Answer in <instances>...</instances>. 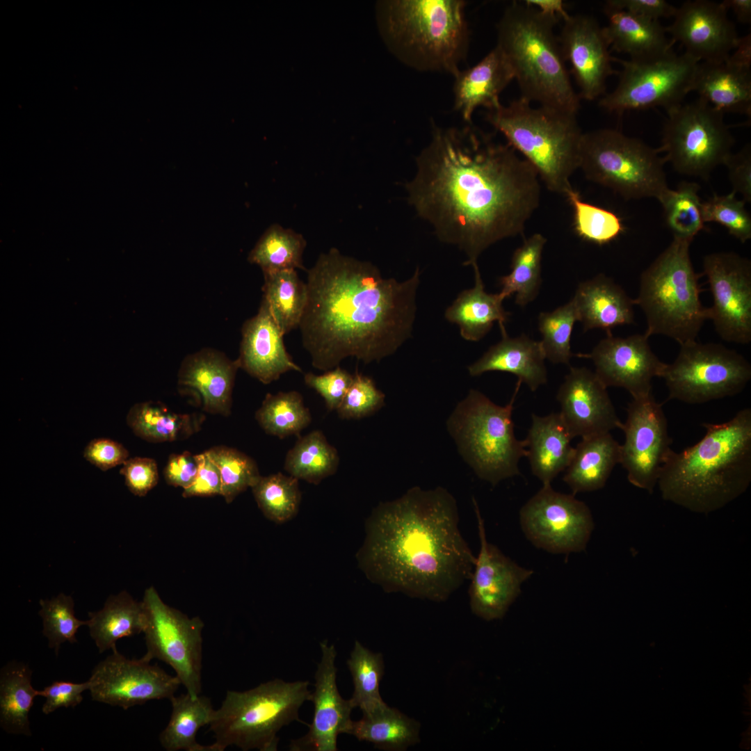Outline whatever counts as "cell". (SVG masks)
I'll list each match as a JSON object with an SVG mask.
<instances>
[{
  "label": "cell",
  "instance_id": "obj_1",
  "mask_svg": "<svg viewBox=\"0 0 751 751\" xmlns=\"http://www.w3.org/2000/svg\"><path fill=\"white\" fill-rule=\"evenodd\" d=\"M535 168L508 143L471 124L440 127L416 158L408 204L442 242L477 262L489 247L524 233L541 198Z\"/></svg>",
  "mask_w": 751,
  "mask_h": 751
},
{
  "label": "cell",
  "instance_id": "obj_2",
  "mask_svg": "<svg viewBox=\"0 0 751 751\" xmlns=\"http://www.w3.org/2000/svg\"><path fill=\"white\" fill-rule=\"evenodd\" d=\"M420 282L385 278L368 261L335 248L307 270V299L298 328L312 366L327 371L353 357L365 364L394 354L412 335Z\"/></svg>",
  "mask_w": 751,
  "mask_h": 751
},
{
  "label": "cell",
  "instance_id": "obj_3",
  "mask_svg": "<svg viewBox=\"0 0 751 751\" xmlns=\"http://www.w3.org/2000/svg\"><path fill=\"white\" fill-rule=\"evenodd\" d=\"M458 523L457 503L447 490L413 487L373 509L358 565L386 592L446 601L470 580L476 562Z\"/></svg>",
  "mask_w": 751,
  "mask_h": 751
},
{
  "label": "cell",
  "instance_id": "obj_4",
  "mask_svg": "<svg viewBox=\"0 0 751 751\" xmlns=\"http://www.w3.org/2000/svg\"><path fill=\"white\" fill-rule=\"evenodd\" d=\"M705 435L679 453L674 451L660 471L663 499L708 514L743 494L751 482V409L722 423H704Z\"/></svg>",
  "mask_w": 751,
  "mask_h": 751
},
{
  "label": "cell",
  "instance_id": "obj_5",
  "mask_svg": "<svg viewBox=\"0 0 751 751\" xmlns=\"http://www.w3.org/2000/svg\"><path fill=\"white\" fill-rule=\"evenodd\" d=\"M462 0H393L377 4L380 32L406 65L453 76L467 56L469 31Z\"/></svg>",
  "mask_w": 751,
  "mask_h": 751
},
{
  "label": "cell",
  "instance_id": "obj_6",
  "mask_svg": "<svg viewBox=\"0 0 751 751\" xmlns=\"http://www.w3.org/2000/svg\"><path fill=\"white\" fill-rule=\"evenodd\" d=\"M558 18L514 1L496 24L497 43L514 74L522 98L577 113L580 97L565 66L554 29Z\"/></svg>",
  "mask_w": 751,
  "mask_h": 751
},
{
  "label": "cell",
  "instance_id": "obj_7",
  "mask_svg": "<svg viewBox=\"0 0 751 751\" xmlns=\"http://www.w3.org/2000/svg\"><path fill=\"white\" fill-rule=\"evenodd\" d=\"M486 120L535 168L551 192L565 195L579 167L583 132L576 114L552 107H533L522 97L488 111Z\"/></svg>",
  "mask_w": 751,
  "mask_h": 751
},
{
  "label": "cell",
  "instance_id": "obj_8",
  "mask_svg": "<svg viewBox=\"0 0 751 751\" xmlns=\"http://www.w3.org/2000/svg\"><path fill=\"white\" fill-rule=\"evenodd\" d=\"M691 243L673 238L640 275L633 300L644 313L649 337L663 335L681 345L696 340L708 320V309L700 300V275L690 257Z\"/></svg>",
  "mask_w": 751,
  "mask_h": 751
},
{
  "label": "cell",
  "instance_id": "obj_9",
  "mask_svg": "<svg viewBox=\"0 0 751 751\" xmlns=\"http://www.w3.org/2000/svg\"><path fill=\"white\" fill-rule=\"evenodd\" d=\"M308 681L275 679L245 691H227L214 711L209 730L213 751L234 745L242 750H277L278 732L298 717L301 706L312 701Z\"/></svg>",
  "mask_w": 751,
  "mask_h": 751
},
{
  "label": "cell",
  "instance_id": "obj_10",
  "mask_svg": "<svg viewBox=\"0 0 751 751\" xmlns=\"http://www.w3.org/2000/svg\"><path fill=\"white\" fill-rule=\"evenodd\" d=\"M521 383L518 380L511 400L504 406L471 389L447 421L448 430L464 460L479 478L493 486L520 474L519 461L527 455L526 441L516 438L512 418Z\"/></svg>",
  "mask_w": 751,
  "mask_h": 751
},
{
  "label": "cell",
  "instance_id": "obj_11",
  "mask_svg": "<svg viewBox=\"0 0 751 751\" xmlns=\"http://www.w3.org/2000/svg\"><path fill=\"white\" fill-rule=\"evenodd\" d=\"M658 148L614 129L583 134L579 167L590 181L625 200L661 199L670 188Z\"/></svg>",
  "mask_w": 751,
  "mask_h": 751
},
{
  "label": "cell",
  "instance_id": "obj_12",
  "mask_svg": "<svg viewBox=\"0 0 751 751\" xmlns=\"http://www.w3.org/2000/svg\"><path fill=\"white\" fill-rule=\"evenodd\" d=\"M660 153L679 173L707 180L732 153L735 140L724 114L698 98L667 111Z\"/></svg>",
  "mask_w": 751,
  "mask_h": 751
},
{
  "label": "cell",
  "instance_id": "obj_13",
  "mask_svg": "<svg viewBox=\"0 0 751 751\" xmlns=\"http://www.w3.org/2000/svg\"><path fill=\"white\" fill-rule=\"evenodd\" d=\"M661 378L668 399L700 404L741 393L751 379V365L721 344L693 340L680 345L677 357L665 363Z\"/></svg>",
  "mask_w": 751,
  "mask_h": 751
},
{
  "label": "cell",
  "instance_id": "obj_14",
  "mask_svg": "<svg viewBox=\"0 0 751 751\" xmlns=\"http://www.w3.org/2000/svg\"><path fill=\"white\" fill-rule=\"evenodd\" d=\"M612 60L622 66L619 81L598 103L605 111L617 114L656 106L667 111L681 104L691 92L700 63L685 52L679 55L673 50L645 60Z\"/></svg>",
  "mask_w": 751,
  "mask_h": 751
},
{
  "label": "cell",
  "instance_id": "obj_15",
  "mask_svg": "<svg viewBox=\"0 0 751 751\" xmlns=\"http://www.w3.org/2000/svg\"><path fill=\"white\" fill-rule=\"evenodd\" d=\"M146 616L144 629L146 653L142 657L158 659L170 666L191 697L201 693L204 623L166 604L156 589L145 590L142 601Z\"/></svg>",
  "mask_w": 751,
  "mask_h": 751
},
{
  "label": "cell",
  "instance_id": "obj_16",
  "mask_svg": "<svg viewBox=\"0 0 751 751\" xmlns=\"http://www.w3.org/2000/svg\"><path fill=\"white\" fill-rule=\"evenodd\" d=\"M519 522L526 538L536 547L553 554L583 551L594 528L591 511L574 494L542 488L521 508Z\"/></svg>",
  "mask_w": 751,
  "mask_h": 751
},
{
  "label": "cell",
  "instance_id": "obj_17",
  "mask_svg": "<svg viewBox=\"0 0 751 751\" xmlns=\"http://www.w3.org/2000/svg\"><path fill=\"white\" fill-rule=\"evenodd\" d=\"M703 275L711 293L708 309L719 337L727 342L746 345L751 341V261L734 252H717L704 257Z\"/></svg>",
  "mask_w": 751,
  "mask_h": 751
},
{
  "label": "cell",
  "instance_id": "obj_18",
  "mask_svg": "<svg viewBox=\"0 0 751 751\" xmlns=\"http://www.w3.org/2000/svg\"><path fill=\"white\" fill-rule=\"evenodd\" d=\"M627 411L621 428L624 442L620 445V463L631 484L652 494L661 468L673 451L667 419L652 393L632 398Z\"/></svg>",
  "mask_w": 751,
  "mask_h": 751
},
{
  "label": "cell",
  "instance_id": "obj_19",
  "mask_svg": "<svg viewBox=\"0 0 751 751\" xmlns=\"http://www.w3.org/2000/svg\"><path fill=\"white\" fill-rule=\"evenodd\" d=\"M100 661L88 679L93 700L127 710L154 700L170 699L181 685L177 677L143 658L130 659L116 648Z\"/></svg>",
  "mask_w": 751,
  "mask_h": 751
},
{
  "label": "cell",
  "instance_id": "obj_20",
  "mask_svg": "<svg viewBox=\"0 0 751 751\" xmlns=\"http://www.w3.org/2000/svg\"><path fill=\"white\" fill-rule=\"evenodd\" d=\"M473 503L481 547L470 579V608L483 620H499L505 615L519 595L522 584L533 572L519 566L496 546L488 542L484 521L474 499Z\"/></svg>",
  "mask_w": 751,
  "mask_h": 751
},
{
  "label": "cell",
  "instance_id": "obj_21",
  "mask_svg": "<svg viewBox=\"0 0 751 751\" xmlns=\"http://www.w3.org/2000/svg\"><path fill=\"white\" fill-rule=\"evenodd\" d=\"M645 334L627 337L607 334L591 353L578 354L592 360L595 373L606 387L627 390L632 398L652 394V380L661 378L665 363L652 351Z\"/></svg>",
  "mask_w": 751,
  "mask_h": 751
},
{
  "label": "cell",
  "instance_id": "obj_22",
  "mask_svg": "<svg viewBox=\"0 0 751 751\" xmlns=\"http://www.w3.org/2000/svg\"><path fill=\"white\" fill-rule=\"evenodd\" d=\"M673 17L665 27L666 33L700 62L723 61L737 45L740 37L721 2L686 1L677 8Z\"/></svg>",
  "mask_w": 751,
  "mask_h": 751
},
{
  "label": "cell",
  "instance_id": "obj_23",
  "mask_svg": "<svg viewBox=\"0 0 751 751\" xmlns=\"http://www.w3.org/2000/svg\"><path fill=\"white\" fill-rule=\"evenodd\" d=\"M563 22L558 36L563 58L571 65L580 99L595 100L605 93L607 79L618 74L611 65L609 45L591 16L570 15Z\"/></svg>",
  "mask_w": 751,
  "mask_h": 751
},
{
  "label": "cell",
  "instance_id": "obj_24",
  "mask_svg": "<svg viewBox=\"0 0 751 751\" xmlns=\"http://www.w3.org/2000/svg\"><path fill=\"white\" fill-rule=\"evenodd\" d=\"M321 659L315 673V690L312 701L314 711L307 733L290 743L292 751H337V737L347 734L355 708L350 699L344 700L337 688L335 665L337 651L328 641L320 643Z\"/></svg>",
  "mask_w": 751,
  "mask_h": 751
},
{
  "label": "cell",
  "instance_id": "obj_25",
  "mask_svg": "<svg viewBox=\"0 0 751 751\" xmlns=\"http://www.w3.org/2000/svg\"><path fill=\"white\" fill-rule=\"evenodd\" d=\"M559 412L572 437L582 438L621 429L607 387L586 367H570L560 386Z\"/></svg>",
  "mask_w": 751,
  "mask_h": 751
},
{
  "label": "cell",
  "instance_id": "obj_26",
  "mask_svg": "<svg viewBox=\"0 0 751 751\" xmlns=\"http://www.w3.org/2000/svg\"><path fill=\"white\" fill-rule=\"evenodd\" d=\"M241 335L239 366L263 384L291 371L302 372L286 351L284 334L263 300L257 314L243 323Z\"/></svg>",
  "mask_w": 751,
  "mask_h": 751
},
{
  "label": "cell",
  "instance_id": "obj_27",
  "mask_svg": "<svg viewBox=\"0 0 751 751\" xmlns=\"http://www.w3.org/2000/svg\"><path fill=\"white\" fill-rule=\"evenodd\" d=\"M239 368L237 360H231L215 349L203 348L183 360L178 385L197 395L205 412L226 417L231 413L232 391Z\"/></svg>",
  "mask_w": 751,
  "mask_h": 751
},
{
  "label": "cell",
  "instance_id": "obj_28",
  "mask_svg": "<svg viewBox=\"0 0 751 751\" xmlns=\"http://www.w3.org/2000/svg\"><path fill=\"white\" fill-rule=\"evenodd\" d=\"M453 77V108L467 124L472 123L477 108H497L500 94L515 79L508 61L496 45L477 64L460 70Z\"/></svg>",
  "mask_w": 751,
  "mask_h": 751
},
{
  "label": "cell",
  "instance_id": "obj_29",
  "mask_svg": "<svg viewBox=\"0 0 751 751\" xmlns=\"http://www.w3.org/2000/svg\"><path fill=\"white\" fill-rule=\"evenodd\" d=\"M751 65L730 55L721 62H700L691 92L723 114L751 115Z\"/></svg>",
  "mask_w": 751,
  "mask_h": 751
},
{
  "label": "cell",
  "instance_id": "obj_30",
  "mask_svg": "<svg viewBox=\"0 0 751 751\" xmlns=\"http://www.w3.org/2000/svg\"><path fill=\"white\" fill-rule=\"evenodd\" d=\"M572 300L584 331L598 328L611 334L615 327L634 321V300L604 274L579 283Z\"/></svg>",
  "mask_w": 751,
  "mask_h": 751
},
{
  "label": "cell",
  "instance_id": "obj_31",
  "mask_svg": "<svg viewBox=\"0 0 751 751\" xmlns=\"http://www.w3.org/2000/svg\"><path fill=\"white\" fill-rule=\"evenodd\" d=\"M501 335L499 342L468 366L469 373L471 376L493 371L512 373L533 391L544 385L547 371L540 341L525 334L510 337L506 332Z\"/></svg>",
  "mask_w": 751,
  "mask_h": 751
},
{
  "label": "cell",
  "instance_id": "obj_32",
  "mask_svg": "<svg viewBox=\"0 0 751 751\" xmlns=\"http://www.w3.org/2000/svg\"><path fill=\"white\" fill-rule=\"evenodd\" d=\"M604 11L608 23L602 29L613 50L628 54L633 60H649L672 50L674 42L666 36L659 20L622 10Z\"/></svg>",
  "mask_w": 751,
  "mask_h": 751
},
{
  "label": "cell",
  "instance_id": "obj_33",
  "mask_svg": "<svg viewBox=\"0 0 751 751\" xmlns=\"http://www.w3.org/2000/svg\"><path fill=\"white\" fill-rule=\"evenodd\" d=\"M573 439L560 413L540 417L532 414V421L525 439L527 455L532 473L542 485H551L566 469L574 448Z\"/></svg>",
  "mask_w": 751,
  "mask_h": 751
},
{
  "label": "cell",
  "instance_id": "obj_34",
  "mask_svg": "<svg viewBox=\"0 0 751 751\" xmlns=\"http://www.w3.org/2000/svg\"><path fill=\"white\" fill-rule=\"evenodd\" d=\"M474 269V286L461 292L445 311V318L458 325L461 337L467 341H478L491 330L495 321L499 323L501 334L506 333L505 323L510 313L503 307L505 297L485 291L484 284L477 262L471 265Z\"/></svg>",
  "mask_w": 751,
  "mask_h": 751
},
{
  "label": "cell",
  "instance_id": "obj_35",
  "mask_svg": "<svg viewBox=\"0 0 751 751\" xmlns=\"http://www.w3.org/2000/svg\"><path fill=\"white\" fill-rule=\"evenodd\" d=\"M620 459V445L610 433L582 438L574 448L563 481L573 494L599 490Z\"/></svg>",
  "mask_w": 751,
  "mask_h": 751
},
{
  "label": "cell",
  "instance_id": "obj_36",
  "mask_svg": "<svg viewBox=\"0 0 751 751\" xmlns=\"http://www.w3.org/2000/svg\"><path fill=\"white\" fill-rule=\"evenodd\" d=\"M88 616L87 626L99 653L116 648L119 639L143 633L146 624L142 601L126 591L110 596L102 609Z\"/></svg>",
  "mask_w": 751,
  "mask_h": 751
},
{
  "label": "cell",
  "instance_id": "obj_37",
  "mask_svg": "<svg viewBox=\"0 0 751 751\" xmlns=\"http://www.w3.org/2000/svg\"><path fill=\"white\" fill-rule=\"evenodd\" d=\"M419 722L387 704L352 721L347 734L378 750L405 751L420 741Z\"/></svg>",
  "mask_w": 751,
  "mask_h": 751
},
{
  "label": "cell",
  "instance_id": "obj_38",
  "mask_svg": "<svg viewBox=\"0 0 751 751\" xmlns=\"http://www.w3.org/2000/svg\"><path fill=\"white\" fill-rule=\"evenodd\" d=\"M170 701L172 712L169 722L159 735V741L167 751H213L210 745L196 741L198 730L209 725L215 709L204 695L191 697L188 693L173 695Z\"/></svg>",
  "mask_w": 751,
  "mask_h": 751
},
{
  "label": "cell",
  "instance_id": "obj_39",
  "mask_svg": "<svg viewBox=\"0 0 751 751\" xmlns=\"http://www.w3.org/2000/svg\"><path fill=\"white\" fill-rule=\"evenodd\" d=\"M204 416L178 414L160 402L147 401L133 405L127 415V423L138 437L150 442L185 439L201 428Z\"/></svg>",
  "mask_w": 751,
  "mask_h": 751
},
{
  "label": "cell",
  "instance_id": "obj_40",
  "mask_svg": "<svg viewBox=\"0 0 751 751\" xmlns=\"http://www.w3.org/2000/svg\"><path fill=\"white\" fill-rule=\"evenodd\" d=\"M28 665L12 662L0 674V724L8 733L31 736L29 711L39 691L31 684Z\"/></svg>",
  "mask_w": 751,
  "mask_h": 751
},
{
  "label": "cell",
  "instance_id": "obj_41",
  "mask_svg": "<svg viewBox=\"0 0 751 751\" xmlns=\"http://www.w3.org/2000/svg\"><path fill=\"white\" fill-rule=\"evenodd\" d=\"M262 299L284 335L299 327L307 299L306 282L296 270L264 273Z\"/></svg>",
  "mask_w": 751,
  "mask_h": 751
},
{
  "label": "cell",
  "instance_id": "obj_42",
  "mask_svg": "<svg viewBox=\"0 0 751 751\" xmlns=\"http://www.w3.org/2000/svg\"><path fill=\"white\" fill-rule=\"evenodd\" d=\"M339 464L336 448L322 431L314 430L300 437L285 457L284 468L291 476L314 485L334 474Z\"/></svg>",
  "mask_w": 751,
  "mask_h": 751
},
{
  "label": "cell",
  "instance_id": "obj_43",
  "mask_svg": "<svg viewBox=\"0 0 751 751\" xmlns=\"http://www.w3.org/2000/svg\"><path fill=\"white\" fill-rule=\"evenodd\" d=\"M547 239L535 233L526 239L512 257L511 271L500 277V293L506 298L515 293V303L525 307L535 299L542 284V255Z\"/></svg>",
  "mask_w": 751,
  "mask_h": 751
},
{
  "label": "cell",
  "instance_id": "obj_44",
  "mask_svg": "<svg viewBox=\"0 0 751 751\" xmlns=\"http://www.w3.org/2000/svg\"><path fill=\"white\" fill-rule=\"evenodd\" d=\"M306 245L301 234L274 224L261 236L248 260L259 266L263 273L286 269L305 270L302 255Z\"/></svg>",
  "mask_w": 751,
  "mask_h": 751
},
{
  "label": "cell",
  "instance_id": "obj_45",
  "mask_svg": "<svg viewBox=\"0 0 751 751\" xmlns=\"http://www.w3.org/2000/svg\"><path fill=\"white\" fill-rule=\"evenodd\" d=\"M255 417L266 433L280 439L299 436L312 421L310 411L297 391L267 394Z\"/></svg>",
  "mask_w": 751,
  "mask_h": 751
},
{
  "label": "cell",
  "instance_id": "obj_46",
  "mask_svg": "<svg viewBox=\"0 0 751 751\" xmlns=\"http://www.w3.org/2000/svg\"><path fill=\"white\" fill-rule=\"evenodd\" d=\"M347 666L354 686L350 700L355 708L367 713L387 704L380 693V683L385 674L381 653L373 652L356 640Z\"/></svg>",
  "mask_w": 751,
  "mask_h": 751
},
{
  "label": "cell",
  "instance_id": "obj_47",
  "mask_svg": "<svg viewBox=\"0 0 751 751\" xmlns=\"http://www.w3.org/2000/svg\"><path fill=\"white\" fill-rule=\"evenodd\" d=\"M700 185L682 181L676 189L669 188L659 202L663 209L665 223L673 238L692 241L704 229Z\"/></svg>",
  "mask_w": 751,
  "mask_h": 751
},
{
  "label": "cell",
  "instance_id": "obj_48",
  "mask_svg": "<svg viewBox=\"0 0 751 751\" xmlns=\"http://www.w3.org/2000/svg\"><path fill=\"white\" fill-rule=\"evenodd\" d=\"M251 488L258 507L268 519L281 524L298 513L301 492L296 478L278 472L261 476Z\"/></svg>",
  "mask_w": 751,
  "mask_h": 751
},
{
  "label": "cell",
  "instance_id": "obj_49",
  "mask_svg": "<svg viewBox=\"0 0 751 751\" xmlns=\"http://www.w3.org/2000/svg\"><path fill=\"white\" fill-rule=\"evenodd\" d=\"M578 313L574 301L558 307L551 312H543L538 316L540 341L545 358L554 364H570L571 335Z\"/></svg>",
  "mask_w": 751,
  "mask_h": 751
},
{
  "label": "cell",
  "instance_id": "obj_50",
  "mask_svg": "<svg viewBox=\"0 0 751 751\" xmlns=\"http://www.w3.org/2000/svg\"><path fill=\"white\" fill-rule=\"evenodd\" d=\"M565 196L574 210L575 231L583 239L601 245L623 232L622 221L613 212L584 202L573 188Z\"/></svg>",
  "mask_w": 751,
  "mask_h": 751
},
{
  "label": "cell",
  "instance_id": "obj_51",
  "mask_svg": "<svg viewBox=\"0 0 751 751\" xmlns=\"http://www.w3.org/2000/svg\"><path fill=\"white\" fill-rule=\"evenodd\" d=\"M207 451L219 470L221 496L227 503H231L239 494L252 487L261 476L256 462L237 449L216 446Z\"/></svg>",
  "mask_w": 751,
  "mask_h": 751
},
{
  "label": "cell",
  "instance_id": "obj_52",
  "mask_svg": "<svg viewBox=\"0 0 751 751\" xmlns=\"http://www.w3.org/2000/svg\"><path fill=\"white\" fill-rule=\"evenodd\" d=\"M39 604L42 634L48 640L49 647L54 649L58 654L62 644L77 642V630L80 627L87 625L88 621L76 617L72 598L63 593L50 599H40Z\"/></svg>",
  "mask_w": 751,
  "mask_h": 751
},
{
  "label": "cell",
  "instance_id": "obj_53",
  "mask_svg": "<svg viewBox=\"0 0 751 751\" xmlns=\"http://www.w3.org/2000/svg\"><path fill=\"white\" fill-rule=\"evenodd\" d=\"M730 192L724 195L713 194L702 202L704 223H717L725 227L729 234L744 243L751 239V216L745 202Z\"/></svg>",
  "mask_w": 751,
  "mask_h": 751
},
{
  "label": "cell",
  "instance_id": "obj_54",
  "mask_svg": "<svg viewBox=\"0 0 751 751\" xmlns=\"http://www.w3.org/2000/svg\"><path fill=\"white\" fill-rule=\"evenodd\" d=\"M385 394L371 378L361 373L353 375V382L341 405L336 410L344 419H359L380 410L385 404Z\"/></svg>",
  "mask_w": 751,
  "mask_h": 751
},
{
  "label": "cell",
  "instance_id": "obj_55",
  "mask_svg": "<svg viewBox=\"0 0 751 751\" xmlns=\"http://www.w3.org/2000/svg\"><path fill=\"white\" fill-rule=\"evenodd\" d=\"M353 380V375L339 366L322 375L309 372L304 376L305 383L321 396L329 410L338 409Z\"/></svg>",
  "mask_w": 751,
  "mask_h": 751
},
{
  "label": "cell",
  "instance_id": "obj_56",
  "mask_svg": "<svg viewBox=\"0 0 751 751\" xmlns=\"http://www.w3.org/2000/svg\"><path fill=\"white\" fill-rule=\"evenodd\" d=\"M120 473L124 476L129 490L138 496H145L159 481L156 462L150 458H128L122 464Z\"/></svg>",
  "mask_w": 751,
  "mask_h": 751
},
{
  "label": "cell",
  "instance_id": "obj_57",
  "mask_svg": "<svg viewBox=\"0 0 751 751\" xmlns=\"http://www.w3.org/2000/svg\"><path fill=\"white\" fill-rule=\"evenodd\" d=\"M89 680L83 683L55 681L39 691V696L45 698L42 711L48 715L61 708L75 707L83 700L82 693L90 689Z\"/></svg>",
  "mask_w": 751,
  "mask_h": 751
},
{
  "label": "cell",
  "instance_id": "obj_58",
  "mask_svg": "<svg viewBox=\"0 0 751 751\" xmlns=\"http://www.w3.org/2000/svg\"><path fill=\"white\" fill-rule=\"evenodd\" d=\"M732 186L745 203H751V146L747 143L736 153H731L724 164Z\"/></svg>",
  "mask_w": 751,
  "mask_h": 751
},
{
  "label": "cell",
  "instance_id": "obj_59",
  "mask_svg": "<svg viewBox=\"0 0 751 751\" xmlns=\"http://www.w3.org/2000/svg\"><path fill=\"white\" fill-rule=\"evenodd\" d=\"M197 458L199 466L195 478L189 487L183 490L182 496L188 498L221 495V478L217 466L207 451L197 454Z\"/></svg>",
  "mask_w": 751,
  "mask_h": 751
},
{
  "label": "cell",
  "instance_id": "obj_60",
  "mask_svg": "<svg viewBox=\"0 0 751 751\" xmlns=\"http://www.w3.org/2000/svg\"><path fill=\"white\" fill-rule=\"evenodd\" d=\"M83 456L102 471H106L122 465L128 459L129 452L123 445L114 440L97 438L87 444Z\"/></svg>",
  "mask_w": 751,
  "mask_h": 751
},
{
  "label": "cell",
  "instance_id": "obj_61",
  "mask_svg": "<svg viewBox=\"0 0 751 751\" xmlns=\"http://www.w3.org/2000/svg\"><path fill=\"white\" fill-rule=\"evenodd\" d=\"M198 466L197 455L188 451L172 454L163 470L165 480L168 485L184 490L195 480Z\"/></svg>",
  "mask_w": 751,
  "mask_h": 751
},
{
  "label": "cell",
  "instance_id": "obj_62",
  "mask_svg": "<svg viewBox=\"0 0 751 751\" xmlns=\"http://www.w3.org/2000/svg\"><path fill=\"white\" fill-rule=\"evenodd\" d=\"M604 8L622 10L647 18L674 17L677 8L665 0H608Z\"/></svg>",
  "mask_w": 751,
  "mask_h": 751
},
{
  "label": "cell",
  "instance_id": "obj_63",
  "mask_svg": "<svg viewBox=\"0 0 751 751\" xmlns=\"http://www.w3.org/2000/svg\"><path fill=\"white\" fill-rule=\"evenodd\" d=\"M524 2L541 13L550 16L558 18L560 17L563 19H565L570 15L567 13L561 0H527Z\"/></svg>",
  "mask_w": 751,
  "mask_h": 751
},
{
  "label": "cell",
  "instance_id": "obj_64",
  "mask_svg": "<svg viewBox=\"0 0 751 751\" xmlns=\"http://www.w3.org/2000/svg\"><path fill=\"white\" fill-rule=\"evenodd\" d=\"M721 3L727 11L729 10H732L739 22L743 24H750V0H725Z\"/></svg>",
  "mask_w": 751,
  "mask_h": 751
}]
</instances>
